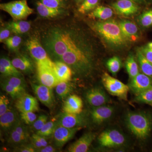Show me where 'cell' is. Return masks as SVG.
Listing matches in <instances>:
<instances>
[{"label":"cell","mask_w":152,"mask_h":152,"mask_svg":"<svg viewBox=\"0 0 152 152\" xmlns=\"http://www.w3.org/2000/svg\"><path fill=\"white\" fill-rule=\"evenodd\" d=\"M44 45L51 56L60 59L67 52L87 43L77 31L66 28H53L44 38Z\"/></svg>","instance_id":"cell-1"},{"label":"cell","mask_w":152,"mask_h":152,"mask_svg":"<svg viewBox=\"0 0 152 152\" xmlns=\"http://www.w3.org/2000/svg\"><path fill=\"white\" fill-rule=\"evenodd\" d=\"M92 50L88 43L67 52L60 60L68 65L75 73L87 76L94 67V56Z\"/></svg>","instance_id":"cell-2"},{"label":"cell","mask_w":152,"mask_h":152,"mask_svg":"<svg viewBox=\"0 0 152 152\" xmlns=\"http://www.w3.org/2000/svg\"><path fill=\"white\" fill-rule=\"evenodd\" d=\"M93 29L109 46L115 49L124 48L128 41L123 35L119 23L113 20L98 22L93 25Z\"/></svg>","instance_id":"cell-3"},{"label":"cell","mask_w":152,"mask_h":152,"mask_svg":"<svg viewBox=\"0 0 152 152\" xmlns=\"http://www.w3.org/2000/svg\"><path fill=\"white\" fill-rule=\"evenodd\" d=\"M125 123L127 127L136 138L146 140L152 128V116L145 112H130L126 115Z\"/></svg>","instance_id":"cell-4"},{"label":"cell","mask_w":152,"mask_h":152,"mask_svg":"<svg viewBox=\"0 0 152 152\" xmlns=\"http://www.w3.org/2000/svg\"><path fill=\"white\" fill-rule=\"evenodd\" d=\"M0 9L7 12L15 20H26L34 12L28 5L26 0H18L1 4Z\"/></svg>","instance_id":"cell-5"},{"label":"cell","mask_w":152,"mask_h":152,"mask_svg":"<svg viewBox=\"0 0 152 152\" xmlns=\"http://www.w3.org/2000/svg\"><path fill=\"white\" fill-rule=\"evenodd\" d=\"M102 82L106 90L113 96L124 100H128L129 88L119 80L104 73L102 77Z\"/></svg>","instance_id":"cell-6"},{"label":"cell","mask_w":152,"mask_h":152,"mask_svg":"<svg viewBox=\"0 0 152 152\" xmlns=\"http://www.w3.org/2000/svg\"><path fill=\"white\" fill-rule=\"evenodd\" d=\"M98 142L101 147L107 148H118L123 145L126 139L123 133L115 129L106 130L99 135Z\"/></svg>","instance_id":"cell-7"},{"label":"cell","mask_w":152,"mask_h":152,"mask_svg":"<svg viewBox=\"0 0 152 152\" xmlns=\"http://www.w3.org/2000/svg\"><path fill=\"white\" fill-rule=\"evenodd\" d=\"M53 65L43 63H37L38 77L41 84L53 88L56 86L59 81L53 69Z\"/></svg>","instance_id":"cell-8"},{"label":"cell","mask_w":152,"mask_h":152,"mask_svg":"<svg viewBox=\"0 0 152 152\" xmlns=\"http://www.w3.org/2000/svg\"><path fill=\"white\" fill-rule=\"evenodd\" d=\"M26 46L36 62L43 63L53 65V62L50 58L46 51L36 37H32L27 41Z\"/></svg>","instance_id":"cell-9"},{"label":"cell","mask_w":152,"mask_h":152,"mask_svg":"<svg viewBox=\"0 0 152 152\" xmlns=\"http://www.w3.org/2000/svg\"><path fill=\"white\" fill-rule=\"evenodd\" d=\"M83 127L69 128L58 124L52 136L55 145L58 148H62L73 138L77 132Z\"/></svg>","instance_id":"cell-10"},{"label":"cell","mask_w":152,"mask_h":152,"mask_svg":"<svg viewBox=\"0 0 152 152\" xmlns=\"http://www.w3.org/2000/svg\"><path fill=\"white\" fill-rule=\"evenodd\" d=\"M88 124V118L84 114L64 113L60 116L58 124L69 128L83 127Z\"/></svg>","instance_id":"cell-11"},{"label":"cell","mask_w":152,"mask_h":152,"mask_svg":"<svg viewBox=\"0 0 152 152\" xmlns=\"http://www.w3.org/2000/svg\"><path fill=\"white\" fill-rule=\"evenodd\" d=\"M85 97L88 103L93 107L105 105L110 102V98L104 91L99 87L87 91Z\"/></svg>","instance_id":"cell-12"},{"label":"cell","mask_w":152,"mask_h":152,"mask_svg":"<svg viewBox=\"0 0 152 152\" xmlns=\"http://www.w3.org/2000/svg\"><path fill=\"white\" fill-rule=\"evenodd\" d=\"M128 86L136 96L152 87V78L140 72L134 77L130 79Z\"/></svg>","instance_id":"cell-13"},{"label":"cell","mask_w":152,"mask_h":152,"mask_svg":"<svg viewBox=\"0 0 152 152\" xmlns=\"http://www.w3.org/2000/svg\"><path fill=\"white\" fill-rule=\"evenodd\" d=\"M31 87L39 101L49 108L52 107L55 103V98L52 88L42 84H31Z\"/></svg>","instance_id":"cell-14"},{"label":"cell","mask_w":152,"mask_h":152,"mask_svg":"<svg viewBox=\"0 0 152 152\" xmlns=\"http://www.w3.org/2000/svg\"><path fill=\"white\" fill-rule=\"evenodd\" d=\"M15 106L21 113L28 112L35 113L39 110L37 99L26 93L17 99Z\"/></svg>","instance_id":"cell-15"},{"label":"cell","mask_w":152,"mask_h":152,"mask_svg":"<svg viewBox=\"0 0 152 152\" xmlns=\"http://www.w3.org/2000/svg\"><path fill=\"white\" fill-rule=\"evenodd\" d=\"M114 111L113 107L107 105L94 107L90 112L91 119L95 124L100 125L110 118Z\"/></svg>","instance_id":"cell-16"},{"label":"cell","mask_w":152,"mask_h":152,"mask_svg":"<svg viewBox=\"0 0 152 152\" xmlns=\"http://www.w3.org/2000/svg\"><path fill=\"white\" fill-rule=\"evenodd\" d=\"M113 7L117 13L125 16L135 15L140 10L137 3L131 0H118L113 4Z\"/></svg>","instance_id":"cell-17"},{"label":"cell","mask_w":152,"mask_h":152,"mask_svg":"<svg viewBox=\"0 0 152 152\" xmlns=\"http://www.w3.org/2000/svg\"><path fill=\"white\" fill-rule=\"evenodd\" d=\"M96 137L95 133L88 132L77 140L72 144L69 148L68 151L70 152H86L88 151L91 144Z\"/></svg>","instance_id":"cell-18"},{"label":"cell","mask_w":152,"mask_h":152,"mask_svg":"<svg viewBox=\"0 0 152 152\" xmlns=\"http://www.w3.org/2000/svg\"><path fill=\"white\" fill-rule=\"evenodd\" d=\"M123 35L128 42H135L139 39L138 28L134 22L123 20L119 23Z\"/></svg>","instance_id":"cell-19"},{"label":"cell","mask_w":152,"mask_h":152,"mask_svg":"<svg viewBox=\"0 0 152 152\" xmlns=\"http://www.w3.org/2000/svg\"><path fill=\"white\" fill-rule=\"evenodd\" d=\"M83 107L81 98L77 95H71L67 97L64 102L63 110L68 113L80 114Z\"/></svg>","instance_id":"cell-20"},{"label":"cell","mask_w":152,"mask_h":152,"mask_svg":"<svg viewBox=\"0 0 152 152\" xmlns=\"http://www.w3.org/2000/svg\"><path fill=\"white\" fill-rule=\"evenodd\" d=\"M53 67L60 82L70 81L72 71L67 64L62 61H56L53 62Z\"/></svg>","instance_id":"cell-21"},{"label":"cell","mask_w":152,"mask_h":152,"mask_svg":"<svg viewBox=\"0 0 152 152\" xmlns=\"http://www.w3.org/2000/svg\"><path fill=\"white\" fill-rule=\"evenodd\" d=\"M20 120L18 112L13 109L9 110L0 116L1 128L5 131H10Z\"/></svg>","instance_id":"cell-22"},{"label":"cell","mask_w":152,"mask_h":152,"mask_svg":"<svg viewBox=\"0 0 152 152\" xmlns=\"http://www.w3.org/2000/svg\"><path fill=\"white\" fill-rule=\"evenodd\" d=\"M11 61L15 67L23 72H31L34 70V64L31 60L26 55H19Z\"/></svg>","instance_id":"cell-23"},{"label":"cell","mask_w":152,"mask_h":152,"mask_svg":"<svg viewBox=\"0 0 152 152\" xmlns=\"http://www.w3.org/2000/svg\"><path fill=\"white\" fill-rule=\"evenodd\" d=\"M7 26L13 33L19 34H25L31 28V24L29 22L19 20L10 22Z\"/></svg>","instance_id":"cell-24"},{"label":"cell","mask_w":152,"mask_h":152,"mask_svg":"<svg viewBox=\"0 0 152 152\" xmlns=\"http://www.w3.org/2000/svg\"><path fill=\"white\" fill-rule=\"evenodd\" d=\"M37 8L39 15L44 18H54L62 12L61 9L49 7L45 5L40 1L37 3Z\"/></svg>","instance_id":"cell-25"},{"label":"cell","mask_w":152,"mask_h":152,"mask_svg":"<svg viewBox=\"0 0 152 152\" xmlns=\"http://www.w3.org/2000/svg\"><path fill=\"white\" fill-rule=\"evenodd\" d=\"M137 57L142 72L152 78V63L145 58L140 48L137 49Z\"/></svg>","instance_id":"cell-26"},{"label":"cell","mask_w":152,"mask_h":152,"mask_svg":"<svg viewBox=\"0 0 152 152\" xmlns=\"http://www.w3.org/2000/svg\"><path fill=\"white\" fill-rule=\"evenodd\" d=\"M125 67L130 79L134 77L140 73L136 58L132 54L129 55L125 63Z\"/></svg>","instance_id":"cell-27"},{"label":"cell","mask_w":152,"mask_h":152,"mask_svg":"<svg viewBox=\"0 0 152 152\" xmlns=\"http://www.w3.org/2000/svg\"><path fill=\"white\" fill-rule=\"evenodd\" d=\"M113 15V10L108 7L99 6L94 9L91 14L93 18L106 20L110 18Z\"/></svg>","instance_id":"cell-28"},{"label":"cell","mask_w":152,"mask_h":152,"mask_svg":"<svg viewBox=\"0 0 152 152\" xmlns=\"http://www.w3.org/2000/svg\"><path fill=\"white\" fill-rule=\"evenodd\" d=\"M59 117H55L49 121L47 122L42 129L37 132L36 134L45 137L52 136L56 127L58 124V121Z\"/></svg>","instance_id":"cell-29"},{"label":"cell","mask_w":152,"mask_h":152,"mask_svg":"<svg viewBox=\"0 0 152 152\" xmlns=\"http://www.w3.org/2000/svg\"><path fill=\"white\" fill-rule=\"evenodd\" d=\"M73 90V85L69 82H61L56 88V91L58 96L63 99L67 97Z\"/></svg>","instance_id":"cell-30"},{"label":"cell","mask_w":152,"mask_h":152,"mask_svg":"<svg viewBox=\"0 0 152 152\" xmlns=\"http://www.w3.org/2000/svg\"><path fill=\"white\" fill-rule=\"evenodd\" d=\"M138 23L144 28H149L152 27V7L144 11L138 17Z\"/></svg>","instance_id":"cell-31"},{"label":"cell","mask_w":152,"mask_h":152,"mask_svg":"<svg viewBox=\"0 0 152 152\" xmlns=\"http://www.w3.org/2000/svg\"><path fill=\"white\" fill-rule=\"evenodd\" d=\"M4 81L18 89L26 92V82L22 76H7Z\"/></svg>","instance_id":"cell-32"},{"label":"cell","mask_w":152,"mask_h":152,"mask_svg":"<svg viewBox=\"0 0 152 152\" xmlns=\"http://www.w3.org/2000/svg\"><path fill=\"white\" fill-rule=\"evenodd\" d=\"M106 65L109 71L113 75H115L121 70L122 62L119 57L113 56L107 60Z\"/></svg>","instance_id":"cell-33"},{"label":"cell","mask_w":152,"mask_h":152,"mask_svg":"<svg viewBox=\"0 0 152 152\" xmlns=\"http://www.w3.org/2000/svg\"><path fill=\"white\" fill-rule=\"evenodd\" d=\"M9 137V141L11 144L18 145L26 142L29 139L28 137L21 134L13 129L10 131Z\"/></svg>","instance_id":"cell-34"},{"label":"cell","mask_w":152,"mask_h":152,"mask_svg":"<svg viewBox=\"0 0 152 152\" xmlns=\"http://www.w3.org/2000/svg\"><path fill=\"white\" fill-rule=\"evenodd\" d=\"M134 101L137 102L148 104L151 105L152 104V87L145 90L138 95H136Z\"/></svg>","instance_id":"cell-35"},{"label":"cell","mask_w":152,"mask_h":152,"mask_svg":"<svg viewBox=\"0 0 152 152\" xmlns=\"http://www.w3.org/2000/svg\"><path fill=\"white\" fill-rule=\"evenodd\" d=\"M1 86L3 89L5 91L9 94L12 98L15 99H17L22 94L26 93L21 90L18 89L4 81H3L1 83Z\"/></svg>","instance_id":"cell-36"},{"label":"cell","mask_w":152,"mask_h":152,"mask_svg":"<svg viewBox=\"0 0 152 152\" xmlns=\"http://www.w3.org/2000/svg\"><path fill=\"white\" fill-rule=\"evenodd\" d=\"M99 0H84L79 7L78 12L80 13H86L96 7Z\"/></svg>","instance_id":"cell-37"},{"label":"cell","mask_w":152,"mask_h":152,"mask_svg":"<svg viewBox=\"0 0 152 152\" xmlns=\"http://www.w3.org/2000/svg\"><path fill=\"white\" fill-rule=\"evenodd\" d=\"M0 65H2L7 68L11 72L12 76L21 77L22 74L18 70V69L15 67L12 64V61L6 58H1L0 59Z\"/></svg>","instance_id":"cell-38"},{"label":"cell","mask_w":152,"mask_h":152,"mask_svg":"<svg viewBox=\"0 0 152 152\" xmlns=\"http://www.w3.org/2000/svg\"><path fill=\"white\" fill-rule=\"evenodd\" d=\"M21 42V38L18 36L10 37L4 41L5 44L8 48L13 50H15L18 48Z\"/></svg>","instance_id":"cell-39"},{"label":"cell","mask_w":152,"mask_h":152,"mask_svg":"<svg viewBox=\"0 0 152 152\" xmlns=\"http://www.w3.org/2000/svg\"><path fill=\"white\" fill-rule=\"evenodd\" d=\"M48 116L45 115H42L38 117L37 120L32 124L31 125V129L34 132H37L42 129L44 125L48 122Z\"/></svg>","instance_id":"cell-40"},{"label":"cell","mask_w":152,"mask_h":152,"mask_svg":"<svg viewBox=\"0 0 152 152\" xmlns=\"http://www.w3.org/2000/svg\"><path fill=\"white\" fill-rule=\"evenodd\" d=\"M20 118L25 124L31 125L37 118V117L34 112H28L21 113Z\"/></svg>","instance_id":"cell-41"},{"label":"cell","mask_w":152,"mask_h":152,"mask_svg":"<svg viewBox=\"0 0 152 152\" xmlns=\"http://www.w3.org/2000/svg\"><path fill=\"white\" fill-rule=\"evenodd\" d=\"M140 49L145 58L152 63V42H149Z\"/></svg>","instance_id":"cell-42"},{"label":"cell","mask_w":152,"mask_h":152,"mask_svg":"<svg viewBox=\"0 0 152 152\" xmlns=\"http://www.w3.org/2000/svg\"><path fill=\"white\" fill-rule=\"evenodd\" d=\"M41 3L49 7L61 9L64 6L63 0H40Z\"/></svg>","instance_id":"cell-43"},{"label":"cell","mask_w":152,"mask_h":152,"mask_svg":"<svg viewBox=\"0 0 152 152\" xmlns=\"http://www.w3.org/2000/svg\"><path fill=\"white\" fill-rule=\"evenodd\" d=\"M12 129L15 130L21 134L29 138V134L27 128L20 120H19Z\"/></svg>","instance_id":"cell-44"},{"label":"cell","mask_w":152,"mask_h":152,"mask_svg":"<svg viewBox=\"0 0 152 152\" xmlns=\"http://www.w3.org/2000/svg\"><path fill=\"white\" fill-rule=\"evenodd\" d=\"M10 101L4 95L0 96V116L4 114L9 110Z\"/></svg>","instance_id":"cell-45"},{"label":"cell","mask_w":152,"mask_h":152,"mask_svg":"<svg viewBox=\"0 0 152 152\" xmlns=\"http://www.w3.org/2000/svg\"><path fill=\"white\" fill-rule=\"evenodd\" d=\"M16 151L20 152H36V149L31 144L29 145H24V144L20 145L18 147Z\"/></svg>","instance_id":"cell-46"},{"label":"cell","mask_w":152,"mask_h":152,"mask_svg":"<svg viewBox=\"0 0 152 152\" xmlns=\"http://www.w3.org/2000/svg\"><path fill=\"white\" fill-rule=\"evenodd\" d=\"M11 30L8 28H3L0 32V42H3L9 37L10 34Z\"/></svg>","instance_id":"cell-47"},{"label":"cell","mask_w":152,"mask_h":152,"mask_svg":"<svg viewBox=\"0 0 152 152\" xmlns=\"http://www.w3.org/2000/svg\"><path fill=\"white\" fill-rule=\"evenodd\" d=\"M56 151V148L53 146L48 145L45 147H42L41 148L36 150V152H54Z\"/></svg>","instance_id":"cell-48"},{"label":"cell","mask_w":152,"mask_h":152,"mask_svg":"<svg viewBox=\"0 0 152 152\" xmlns=\"http://www.w3.org/2000/svg\"><path fill=\"white\" fill-rule=\"evenodd\" d=\"M31 144L32 145L36 150L43 147L40 142L33 135L31 137Z\"/></svg>","instance_id":"cell-49"},{"label":"cell","mask_w":152,"mask_h":152,"mask_svg":"<svg viewBox=\"0 0 152 152\" xmlns=\"http://www.w3.org/2000/svg\"><path fill=\"white\" fill-rule=\"evenodd\" d=\"M33 135L40 142L43 147H45L48 145V142L46 139V137L39 135L37 134L36 133V134H33Z\"/></svg>","instance_id":"cell-50"},{"label":"cell","mask_w":152,"mask_h":152,"mask_svg":"<svg viewBox=\"0 0 152 152\" xmlns=\"http://www.w3.org/2000/svg\"><path fill=\"white\" fill-rule=\"evenodd\" d=\"M0 72L4 75L6 76H12L11 72L2 65H0Z\"/></svg>","instance_id":"cell-51"},{"label":"cell","mask_w":152,"mask_h":152,"mask_svg":"<svg viewBox=\"0 0 152 152\" xmlns=\"http://www.w3.org/2000/svg\"><path fill=\"white\" fill-rule=\"evenodd\" d=\"M131 1H133L137 4H145L147 2L146 0H131Z\"/></svg>","instance_id":"cell-52"},{"label":"cell","mask_w":152,"mask_h":152,"mask_svg":"<svg viewBox=\"0 0 152 152\" xmlns=\"http://www.w3.org/2000/svg\"><path fill=\"white\" fill-rule=\"evenodd\" d=\"M148 1V2H149L152 3V0H147Z\"/></svg>","instance_id":"cell-53"},{"label":"cell","mask_w":152,"mask_h":152,"mask_svg":"<svg viewBox=\"0 0 152 152\" xmlns=\"http://www.w3.org/2000/svg\"><path fill=\"white\" fill-rule=\"evenodd\" d=\"M151 106H152V104Z\"/></svg>","instance_id":"cell-54"},{"label":"cell","mask_w":152,"mask_h":152,"mask_svg":"<svg viewBox=\"0 0 152 152\" xmlns=\"http://www.w3.org/2000/svg\"></svg>","instance_id":"cell-55"}]
</instances>
